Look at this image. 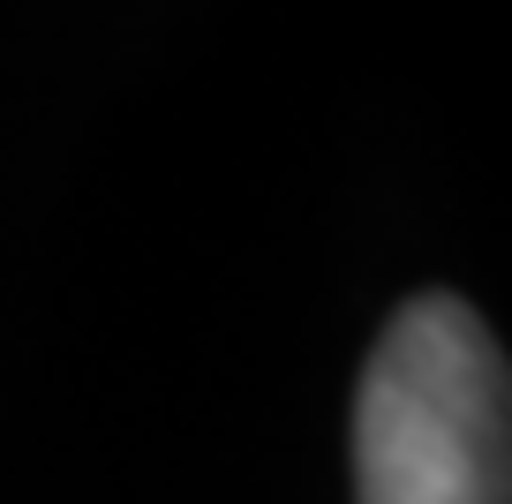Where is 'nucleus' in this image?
I'll list each match as a JSON object with an SVG mask.
<instances>
[{"label": "nucleus", "mask_w": 512, "mask_h": 504, "mask_svg": "<svg viewBox=\"0 0 512 504\" xmlns=\"http://www.w3.org/2000/svg\"><path fill=\"white\" fill-rule=\"evenodd\" d=\"M512 392L482 316L415 294L354 392V504H505Z\"/></svg>", "instance_id": "obj_1"}]
</instances>
